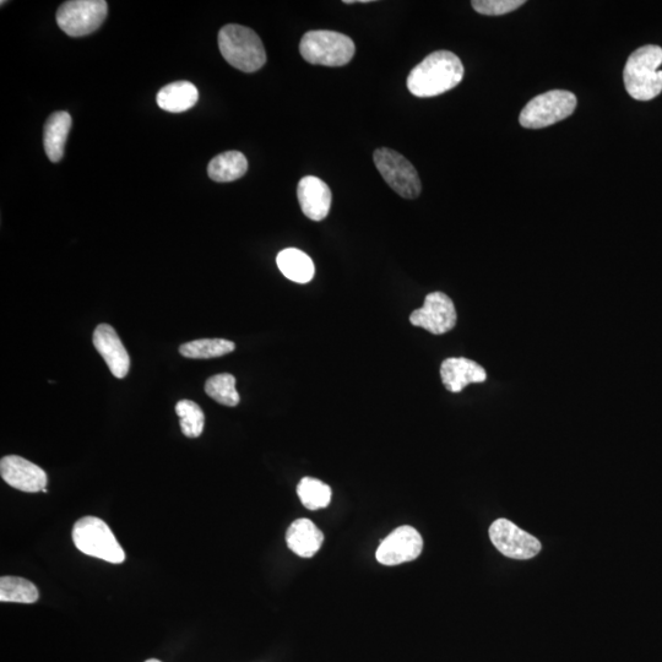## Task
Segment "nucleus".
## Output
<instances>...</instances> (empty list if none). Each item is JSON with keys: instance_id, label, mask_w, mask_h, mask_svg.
Listing matches in <instances>:
<instances>
[{"instance_id": "obj_7", "label": "nucleus", "mask_w": 662, "mask_h": 662, "mask_svg": "<svg viewBox=\"0 0 662 662\" xmlns=\"http://www.w3.org/2000/svg\"><path fill=\"white\" fill-rule=\"evenodd\" d=\"M373 161L384 181L400 197L406 199L419 197L422 191L419 173L403 155L392 149L382 148L376 150Z\"/></svg>"}, {"instance_id": "obj_13", "label": "nucleus", "mask_w": 662, "mask_h": 662, "mask_svg": "<svg viewBox=\"0 0 662 662\" xmlns=\"http://www.w3.org/2000/svg\"><path fill=\"white\" fill-rule=\"evenodd\" d=\"M92 341L113 376L118 379L126 378L130 368V357L115 328L108 324H100L95 329Z\"/></svg>"}, {"instance_id": "obj_3", "label": "nucleus", "mask_w": 662, "mask_h": 662, "mask_svg": "<svg viewBox=\"0 0 662 662\" xmlns=\"http://www.w3.org/2000/svg\"><path fill=\"white\" fill-rule=\"evenodd\" d=\"M219 48L226 62L244 73L257 72L267 62L262 40L246 26L230 24L222 27Z\"/></svg>"}, {"instance_id": "obj_17", "label": "nucleus", "mask_w": 662, "mask_h": 662, "mask_svg": "<svg viewBox=\"0 0 662 662\" xmlns=\"http://www.w3.org/2000/svg\"><path fill=\"white\" fill-rule=\"evenodd\" d=\"M73 119L68 112H54L47 119L45 129H43V145L45 151L52 162H59L63 159L65 144H67L70 129H72Z\"/></svg>"}, {"instance_id": "obj_22", "label": "nucleus", "mask_w": 662, "mask_h": 662, "mask_svg": "<svg viewBox=\"0 0 662 662\" xmlns=\"http://www.w3.org/2000/svg\"><path fill=\"white\" fill-rule=\"evenodd\" d=\"M40 593L30 580L19 577H3L0 579V601L16 602V604H35Z\"/></svg>"}, {"instance_id": "obj_11", "label": "nucleus", "mask_w": 662, "mask_h": 662, "mask_svg": "<svg viewBox=\"0 0 662 662\" xmlns=\"http://www.w3.org/2000/svg\"><path fill=\"white\" fill-rule=\"evenodd\" d=\"M422 548L423 540L419 531L405 525L385 537L378 547L376 557L384 566H398L401 563L415 561L421 555Z\"/></svg>"}, {"instance_id": "obj_8", "label": "nucleus", "mask_w": 662, "mask_h": 662, "mask_svg": "<svg viewBox=\"0 0 662 662\" xmlns=\"http://www.w3.org/2000/svg\"><path fill=\"white\" fill-rule=\"evenodd\" d=\"M107 13L105 0H72L59 7L57 24L68 36L83 37L99 29Z\"/></svg>"}, {"instance_id": "obj_27", "label": "nucleus", "mask_w": 662, "mask_h": 662, "mask_svg": "<svg viewBox=\"0 0 662 662\" xmlns=\"http://www.w3.org/2000/svg\"><path fill=\"white\" fill-rule=\"evenodd\" d=\"M146 662H161V661H160V660H156V659H150V660H148V661H146Z\"/></svg>"}, {"instance_id": "obj_1", "label": "nucleus", "mask_w": 662, "mask_h": 662, "mask_svg": "<svg viewBox=\"0 0 662 662\" xmlns=\"http://www.w3.org/2000/svg\"><path fill=\"white\" fill-rule=\"evenodd\" d=\"M464 78V65L457 54L433 52L411 70L408 89L412 95L427 99L457 88Z\"/></svg>"}, {"instance_id": "obj_4", "label": "nucleus", "mask_w": 662, "mask_h": 662, "mask_svg": "<svg viewBox=\"0 0 662 662\" xmlns=\"http://www.w3.org/2000/svg\"><path fill=\"white\" fill-rule=\"evenodd\" d=\"M355 43L340 32L309 31L300 43L301 56L305 61L325 67H343L355 56Z\"/></svg>"}, {"instance_id": "obj_6", "label": "nucleus", "mask_w": 662, "mask_h": 662, "mask_svg": "<svg viewBox=\"0 0 662 662\" xmlns=\"http://www.w3.org/2000/svg\"><path fill=\"white\" fill-rule=\"evenodd\" d=\"M577 97L572 92L553 90L534 97L520 113L519 122L528 129L553 126L571 117L577 108Z\"/></svg>"}, {"instance_id": "obj_20", "label": "nucleus", "mask_w": 662, "mask_h": 662, "mask_svg": "<svg viewBox=\"0 0 662 662\" xmlns=\"http://www.w3.org/2000/svg\"><path fill=\"white\" fill-rule=\"evenodd\" d=\"M248 171L247 157L240 151H226L214 157L208 166V175L214 182L229 183L237 181Z\"/></svg>"}, {"instance_id": "obj_10", "label": "nucleus", "mask_w": 662, "mask_h": 662, "mask_svg": "<svg viewBox=\"0 0 662 662\" xmlns=\"http://www.w3.org/2000/svg\"><path fill=\"white\" fill-rule=\"evenodd\" d=\"M457 309L452 298L443 292L427 295L425 305L416 309L410 316V322L434 335H443L457 325Z\"/></svg>"}, {"instance_id": "obj_19", "label": "nucleus", "mask_w": 662, "mask_h": 662, "mask_svg": "<svg viewBox=\"0 0 662 662\" xmlns=\"http://www.w3.org/2000/svg\"><path fill=\"white\" fill-rule=\"evenodd\" d=\"M276 263H278V267L285 278L297 282V284H307L314 278V273H316L313 260L300 249H284L276 258Z\"/></svg>"}, {"instance_id": "obj_2", "label": "nucleus", "mask_w": 662, "mask_h": 662, "mask_svg": "<svg viewBox=\"0 0 662 662\" xmlns=\"http://www.w3.org/2000/svg\"><path fill=\"white\" fill-rule=\"evenodd\" d=\"M662 48L648 45L638 48L624 67V86L634 100L650 101L662 91Z\"/></svg>"}, {"instance_id": "obj_25", "label": "nucleus", "mask_w": 662, "mask_h": 662, "mask_svg": "<svg viewBox=\"0 0 662 662\" xmlns=\"http://www.w3.org/2000/svg\"><path fill=\"white\" fill-rule=\"evenodd\" d=\"M176 414L179 417L184 436L198 438L204 431L205 416L202 408L192 400H181L176 405Z\"/></svg>"}, {"instance_id": "obj_23", "label": "nucleus", "mask_w": 662, "mask_h": 662, "mask_svg": "<svg viewBox=\"0 0 662 662\" xmlns=\"http://www.w3.org/2000/svg\"><path fill=\"white\" fill-rule=\"evenodd\" d=\"M297 495L309 510L327 508L331 502V488L323 481L305 477L297 486Z\"/></svg>"}, {"instance_id": "obj_15", "label": "nucleus", "mask_w": 662, "mask_h": 662, "mask_svg": "<svg viewBox=\"0 0 662 662\" xmlns=\"http://www.w3.org/2000/svg\"><path fill=\"white\" fill-rule=\"evenodd\" d=\"M441 377L450 393H460L472 383L486 382L487 373L484 367L469 358L453 357L442 363Z\"/></svg>"}, {"instance_id": "obj_14", "label": "nucleus", "mask_w": 662, "mask_h": 662, "mask_svg": "<svg viewBox=\"0 0 662 662\" xmlns=\"http://www.w3.org/2000/svg\"><path fill=\"white\" fill-rule=\"evenodd\" d=\"M298 203L303 214L312 221H323L329 215L331 195L328 184L314 176L303 177L297 188Z\"/></svg>"}, {"instance_id": "obj_12", "label": "nucleus", "mask_w": 662, "mask_h": 662, "mask_svg": "<svg viewBox=\"0 0 662 662\" xmlns=\"http://www.w3.org/2000/svg\"><path fill=\"white\" fill-rule=\"evenodd\" d=\"M0 475L15 490L27 493L46 490L48 480L45 470L18 455H8L0 460Z\"/></svg>"}, {"instance_id": "obj_26", "label": "nucleus", "mask_w": 662, "mask_h": 662, "mask_svg": "<svg viewBox=\"0 0 662 662\" xmlns=\"http://www.w3.org/2000/svg\"><path fill=\"white\" fill-rule=\"evenodd\" d=\"M524 4V0H474L471 2L475 12L488 16L512 13Z\"/></svg>"}, {"instance_id": "obj_16", "label": "nucleus", "mask_w": 662, "mask_h": 662, "mask_svg": "<svg viewBox=\"0 0 662 662\" xmlns=\"http://www.w3.org/2000/svg\"><path fill=\"white\" fill-rule=\"evenodd\" d=\"M324 535L309 519H297L287 530L286 542L292 552L303 558H312L322 547Z\"/></svg>"}, {"instance_id": "obj_24", "label": "nucleus", "mask_w": 662, "mask_h": 662, "mask_svg": "<svg viewBox=\"0 0 662 662\" xmlns=\"http://www.w3.org/2000/svg\"><path fill=\"white\" fill-rule=\"evenodd\" d=\"M205 393L217 403L230 408L240 404V395L236 390V378L230 373L216 374L205 383Z\"/></svg>"}, {"instance_id": "obj_5", "label": "nucleus", "mask_w": 662, "mask_h": 662, "mask_svg": "<svg viewBox=\"0 0 662 662\" xmlns=\"http://www.w3.org/2000/svg\"><path fill=\"white\" fill-rule=\"evenodd\" d=\"M73 541L80 552L113 564L126 561V553L113 535L110 526L102 519L84 517L75 523Z\"/></svg>"}, {"instance_id": "obj_21", "label": "nucleus", "mask_w": 662, "mask_h": 662, "mask_svg": "<svg viewBox=\"0 0 662 662\" xmlns=\"http://www.w3.org/2000/svg\"><path fill=\"white\" fill-rule=\"evenodd\" d=\"M236 345L225 339H199L179 347V354L192 360H209L231 354Z\"/></svg>"}, {"instance_id": "obj_18", "label": "nucleus", "mask_w": 662, "mask_h": 662, "mask_svg": "<svg viewBox=\"0 0 662 662\" xmlns=\"http://www.w3.org/2000/svg\"><path fill=\"white\" fill-rule=\"evenodd\" d=\"M198 89L189 81H176L162 88L156 101L162 110L171 113H182L191 110L198 102Z\"/></svg>"}, {"instance_id": "obj_9", "label": "nucleus", "mask_w": 662, "mask_h": 662, "mask_svg": "<svg viewBox=\"0 0 662 662\" xmlns=\"http://www.w3.org/2000/svg\"><path fill=\"white\" fill-rule=\"evenodd\" d=\"M492 544L513 560H530L541 552V542L507 519H497L490 528Z\"/></svg>"}]
</instances>
